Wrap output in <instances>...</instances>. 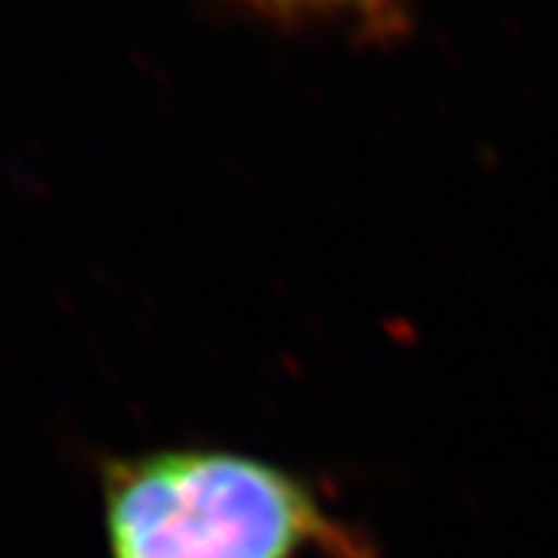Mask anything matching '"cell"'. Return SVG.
<instances>
[{
  "mask_svg": "<svg viewBox=\"0 0 558 558\" xmlns=\"http://www.w3.org/2000/svg\"><path fill=\"white\" fill-rule=\"evenodd\" d=\"M97 490L106 558H379L311 481L233 447L106 457Z\"/></svg>",
  "mask_w": 558,
  "mask_h": 558,
  "instance_id": "cell-1",
  "label": "cell"
},
{
  "mask_svg": "<svg viewBox=\"0 0 558 558\" xmlns=\"http://www.w3.org/2000/svg\"><path fill=\"white\" fill-rule=\"evenodd\" d=\"M258 7L282 16H360L379 20L398 0H255Z\"/></svg>",
  "mask_w": 558,
  "mask_h": 558,
  "instance_id": "cell-2",
  "label": "cell"
}]
</instances>
